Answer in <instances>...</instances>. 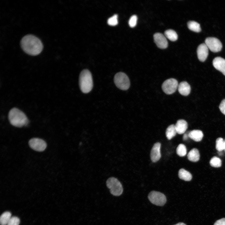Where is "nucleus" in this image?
<instances>
[{"mask_svg": "<svg viewBox=\"0 0 225 225\" xmlns=\"http://www.w3.org/2000/svg\"><path fill=\"white\" fill-rule=\"evenodd\" d=\"M177 133L174 124H172L169 126L167 128L166 131V136L168 140L171 139L174 137Z\"/></svg>", "mask_w": 225, "mask_h": 225, "instance_id": "19", "label": "nucleus"}, {"mask_svg": "<svg viewBox=\"0 0 225 225\" xmlns=\"http://www.w3.org/2000/svg\"><path fill=\"white\" fill-rule=\"evenodd\" d=\"M174 225H186L185 223L183 222H179Z\"/></svg>", "mask_w": 225, "mask_h": 225, "instance_id": "32", "label": "nucleus"}, {"mask_svg": "<svg viewBox=\"0 0 225 225\" xmlns=\"http://www.w3.org/2000/svg\"><path fill=\"white\" fill-rule=\"evenodd\" d=\"M224 140V143H225V148H224V150L225 152V140Z\"/></svg>", "mask_w": 225, "mask_h": 225, "instance_id": "33", "label": "nucleus"}, {"mask_svg": "<svg viewBox=\"0 0 225 225\" xmlns=\"http://www.w3.org/2000/svg\"><path fill=\"white\" fill-rule=\"evenodd\" d=\"M216 148L219 152L224 150L225 148L224 140L222 138H218L216 139Z\"/></svg>", "mask_w": 225, "mask_h": 225, "instance_id": "23", "label": "nucleus"}, {"mask_svg": "<svg viewBox=\"0 0 225 225\" xmlns=\"http://www.w3.org/2000/svg\"><path fill=\"white\" fill-rule=\"evenodd\" d=\"M178 83L177 81L173 78H169L165 80L162 85L163 91L167 94H171L174 93L178 88Z\"/></svg>", "mask_w": 225, "mask_h": 225, "instance_id": "7", "label": "nucleus"}, {"mask_svg": "<svg viewBox=\"0 0 225 225\" xmlns=\"http://www.w3.org/2000/svg\"><path fill=\"white\" fill-rule=\"evenodd\" d=\"M92 74L88 69L83 70L80 74L79 85L82 92L85 93L89 92L93 87Z\"/></svg>", "mask_w": 225, "mask_h": 225, "instance_id": "3", "label": "nucleus"}, {"mask_svg": "<svg viewBox=\"0 0 225 225\" xmlns=\"http://www.w3.org/2000/svg\"><path fill=\"white\" fill-rule=\"evenodd\" d=\"M20 219L17 217H12L11 218L7 225H19Z\"/></svg>", "mask_w": 225, "mask_h": 225, "instance_id": "28", "label": "nucleus"}, {"mask_svg": "<svg viewBox=\"0 0 225 225\" xmlns=\"http://www.w3.org/2000/svg\"><path fill=\"white\" fill-rule=\"evenodd\" d=\"M178 176L180 179L185 181H190L192 178L191 173L183 168H181L179 170Z\"/></svg>", "mask_w": 225, "mask_h": 225, "instance_id": "18", "label": "nucleus"}, {"mask_svg": "<svg viewBox=\"0 0 225 225\" xmlns=\"http://www.w3.org/2000/svg\"><path fill=\"white\" fill-rule=\"evenodd\" d=\"M188 133H185L184 134L183 137V139L184 140H186L188 138V137H189Z\"/></svg>", "mask_w": 225, "mask_h": 225, "instance_id": "31", "label": "nucleus"}, {"mask_svg": "<svg viewBox=\"0 0 225 225\" xmlns=\"http://www.w3.org/2000/svg\"><path fill=\"white\" fill-rule=\"evenodd\" d=\"M202 132L199 130H194L189 132V138L196 142L201 141L203 137Z\"/></svg>", "mask_w": 225, "mask_h": 225, "instance_id": "16", "label": "nucleus"}, {"mask_svg": "<svg viewBox=\"0 0 225 225\" xmlns=\"http://www.w3.org/2000/svg\"><path fill=\"white\" fill-rule=\"evenodd\" d=\"M153 38L157 46L161 49H165L168 46V42L166 38L161 33H156L154 34Z\"/></svg>", "mask_w": 225, "mask_h": 225, "instance_id": "10", "label": "nucleus"}, {"mask_svg": "<svg viewBox=\"0 0 225 225\" xmlns=\"http://www.w3.org/2000/svg\"><path fill=\"white\" fill-rule=\"evenodd\" d=\"M211 166L215 168H218L221 166L222 161L220 158L217 157H213L211 158L210 161Z\"/></svg>", "mask_w": 225, "mask_h": 225, "instance_id": "25", "label": "nucleus"}, {"mask_svg": "<svg viewBox=\"0 0 225 225\" xmlns=\"http://www.w3.org/2000/svg\"><path fill=\"white\" fill-rule=\"evenodd\" d=\"M214 67L225 76V59L221 57L214 58L212 62Z\"/></svg>", "mask_w": 225, "mask_h": 225, "instance_id": "13", "label": "nucleus"}, {"mask_svg": "<svg viewBox=\"0 0 225 225\" xmlns=\"http://www.w3.org/2000/svg\"><path fill=\"white\" fill-rule=\"evenodd\" d=\"M11 213L9 212H5L1 216L0 223L1 225H7L11 218Z\"/></svg>", "mask_w": 225, "mask_h": 225, "instance_id": "20", "label": "nucleus"}, {"mask_svg": "<svg viewBox=\"0 0 225 225\" xmlns=\"http://www.w3.org/2000/svg\"><path fill=\"white\" fill-rule=\"evenodd\" d=\"M161 144L159 142L155 143L152 148L150 153V157L152 161L156 162L158 161L161 157L160 148Z\"/></svg>", "mask_w": 225, "mask_h": 225, "instance_id": "12", "label": "nucleus"}, {"mask_svg": "<svg viewBox=\"0 0 225 225\" xmlns=\"http://www.w3.org/2000/svg\"><path fill=\"white\" fill-rule=\"evenodd\" d=\"M8 119L11 124L17 127L27 126L29 120L26 115L17 108H13L9 111Z\"/></svg>", "mask_w": 225, "mask_h": 225, "instance_id": "2", "label": "nucleus"}, {"mask_svg": "<svg viewBox=\"0 0 225 225\" xmlns=\"http://www.w3.org/2000/svg\"><path fill=\"white\" fill-rule=\"evenodd\" d=\"M205 44L211 51L217 52L220 51L222 48L221 41L214 37H208L205 40Z\"/></svg>", "mask_w": 225, "mask_h": 225, "instance_id": "8", "label": "nucleus"}, {"mask_svg": "<svg viewBox=\"0 0 225 225\" xmlns=\"http://www.w3.org/2000/svg\"><path fill=\"white\" fill-rule=\"evenodd\" d=\"M148 198L152 203L157 206H163L166 202L165 195L159 192H151L148 195Z\"/></svg>", "mask_w": 225, "mask_h": 225, "instance_id": "6", "label": "nucleus"}, {"mask_svg": "<svg viewBox=\"0 0 225 225\" xmlns=\"http://www.w3.org/2000/svg\"><path fill=\"white\" fill-rule=\"evenodd\" d=\"M200 154L198 150L196 148L192 149L188 153L187 157L188 159L192 162H197L200 158Z\"/></svg>", "mask_w": 225, "mask_h": 225, "instance_id": "17", "label": "nucleus"}, {"mask_svg": "<svg viewBox=\"0 0 225 225\" xmlns=\"http://www.w3.org/2000/svg\"><path fill=\"white\" fill-rule=\"evenodd\" d=\"M108 24L111 26H115L118 24V15L114 14L108 20Z\"/></svg>", "mask_w": 225, "mask_h": 225, "instance_id": "26", "label": "nucleus"}, {"mask_svg": "<svg viewBox=\"0 0 225 225\" xmlns=\"http://www.w3.org/2000/svg\"><path fill=\"white\" fill-rule=\"evenodd\" d=\"M175 125L177 133L180 134L184 133L188 127L187 122L183 119L177 121Z\"/></svg>", "mask_w": 225, "mask_h": 225, "instance_id": "15", "label": "nucleus"}, {"mask_svg": "<svg viewBox=\"0 0 225 225\" xmlns=\"http://www.w3.org/2000/svg\"><path fill=\"white\" fill-rule=\"evenodd\" d=\"M198 58L201 62H204L207 59L208 54V48L205 43L200 44L197 50Z\"/></svg>", "mask_w": 225, "mask_h": 225, "instance_id": "11", "label": "nucleus"}, {"mask_svg": "<svg viewBox=\"0 0 225 225\" xmlns=\"http://www.w3.org/2000/svg\"><path fill=\"white\" fill-rule=\"evenodd\" d=\"M21 45L22 49L26 53L33 56L40 54L43 47L40 40L32 35L24 36L21 40Z\"/></svg>", "mask_w": 225, "mask_h": 225, "instance_id": "1", "label": "nucleus"}, {"mask_svg": "<svg viewBox=\"0 0 225 225\" xmlns=\"http://www.w3.org/2000/svg\"><path fill=\"white\" fill-rule=\"evenodd\" d=\"M178 88L179 93L182 95L188 96L190 92L191 89L190 86L186 81L181 82L178 84Z\"/></svg>", "mask_w": 225, "mask_h": 225, "instance_id": "14", "label": "nucleus"}, {"mask_svg": "<svg viewBox=\"0 0 225 225\" xmlns=\"http://www.w3.org/2000/svg\"><path fill=\"white\" fill-rule=\"evenodd\" d=\"M137 17L136 15H132L128 21V24L131 28L135 27L137 23Z\"/></svg>", "mask_w": 225, "mask_h": 225, "instance_id": "27", "label": "nucleus"}, {"mask_svg": "<svg viewBox=\"0 0 225 225\" xmlns=\"http://www.w3.org/2000/svg\"><path fill=\"white\" fill-rule=\"evenodd\" d=\"M219 108L221 112L225 115V99H223L221 102Z\"/></svg>", "mask_w": 225, "mask_h": 225, "instance_id": "29", "label": "nucleus"}, {"mask_svg": "<svg viewBox=\"0 0 225 225\" xmlns=\"http://www.w3.org/2000/svg\"><path fill=\"white\" fill-rule=\"evenodd\" d=\"M214 225H225V218H223L216 221Z\"/></svg>", "mask_w": 225, "mask_h": 225, "instance_id": "30", "label": "nucleus"}, {"mask_svg": "<svg viewBox=\"0 0 225 225\" xmlns=\"http://www.w3.org/2000/svg\"><path fill=\"white\" fill-rule=\"evenodd\" d=\"M177 154L180 157H183L187 154V149L185 146L182 144H179L176 149Z\"/></svg>", "mask_w": 225, "mask_h": 225, "instance_id": "24", "label": "nucleus"}, {"mask_svg": "<svg viewBox=\"0 0 225 225\" xmlns=\"http://www.w3.org/2000/svg\"><path fill=\"white\" fill-rule=\"evenodd\" d=\"M166 37L172 41H175L178 38V36L175 31L172 29H168L166 30L164 32Z\"/></svg>", "mask_w": 225, "mask_h": 225, "instance_id": "22", "label": "nucleus"}, {"mask_svg": "<svg viewBox=\"0 0 225 225\" xmlns=\"http://www.w3.org/2000/svg\"><path fill=\"white\" fill-rule=\"evenodd\" d=\"M30 147L33 150L38 151H44L47 147V143L43 140L38 138H32L29 141Z\"/></svg>", "mask_w": 225, "mask_h": 225, "instance_id": "9", "label": "nucleus"}, {"mask_svg": "<svg viewBox=\"0 0 225 225\" xmlns=\"http://www.w3.org/2000/svg\"><path fill=\"white\" fill-rule=\"evenodd\" d=\"M187 25L188 28L192 31L199 32L201 30L200 24L195 21H189Z\"/></svg>", "mask_w": 225, "mask_h": 225, "instance_id": "21", "label": "nucleus"}, {"mask_svg": "<svg viewBox=\"0 0 225 225\" xmlns=\"http://www.w3.org/2000/svg\"><path fill=\"white\" fill-rule=\"evenodd\" d=\"M106 185L108 188L110 189L111 193L114 196H119L123 192L122 185L116 178H109L106 181Z\"/></svg>", "mask_w": 225, "mask_h": 225, "instance_id": "4", "label": "nucleus"}, {"mask_svg": "<svg viewBox=\"0 0 225 225\" xmlns=\"http://www.w3.org/2000/svg\"><path fill=\"white\" fill-rule=\"evenodd\" d=\"M114 81L116 86L121 90H127L130 87L129 79L127 75L123 72L117 73L114 76Z\"/></svg>", "mask_w": 225, "mask_h": 225, "instance_id": "5", "label": "nucleus"}]
</instances>
